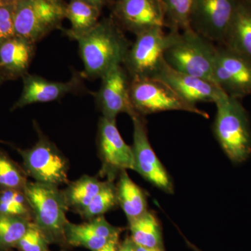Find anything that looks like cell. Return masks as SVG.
Returning <instances> with one entry per match:
<instances>
[{"mask_svg":"<svg viewBox=\"0 0 251 251\" xmlns=\"http://www.w3.org/2000/svg\"><path fill=\"white\" fill-rule=\"evenodd\" d=\"M69 38L78 44L87 77H102L125 62L131 44L114 18H104L90 30L73 34L64 30Z\"/></svg>","mask_w":251,"mask_h":251,"instance_id":"obj_1","label":"cell"},{"mask_svg":"<svg viewBox=\"0 0 251 251\" xmlns=\"http://www.w3.org/2000/svg\"><path fill=\"white\" fill-rule=\"evenodd\" d=\"M215 104L216 139L232 163L247 161L251 155V128L247 110L239 99L227 95Z\"/></svg>","mask_w":251,"mask_h":251,"instance_id":"obj_2","label":"cell"},{"mask_svg":"<svg viewBox=\"0 0 251 251\" xmlns=\"http://www.w3.org/2000/svg\"><path fill=\"white\" fill-rule=\"evenodd\" d=\"M217 46L191 29L176 31L165 53V61L175 70L214 82Z\"/></svg>","mask_w":251,"mask_h":251,"instance_id":"obj_3","label":"cell"},{"mask_svg":"<svg viewBox=\"0 0 251 251\" xmlns=\"http://www.w3.org/2000/svg\"><path fill=\"white\" fill-rule=\"evenodd\" d=\"M24 192L30 206L34 224L49 240L65 239L68 205L64 191L57 186L27 182Z\"/></svg>","mask_w":251,"mask_h":251,"instance_id":"obj_4","label":"cell"},{"mask_svg":"<svg viewBox=\"0 0 251 251\" xmlns=\"http://www.w3.org/2000/svg\"><path fill=\"white\" fill-rule=\"evenodd\" d=\"M176 31L166 33L164 28L156 27L136 35L130 46L125 64L130 78L154 77L165 62V53L174 40Z\"/></svg>","mask_w":251,"mask_h":251,"instance_id":"obj_5","label":"cell"},{"mask_svg":"<svg viewBox=\"0 0 251 251\" xmlns=\"http://www.w3.org/2000/svg\"><path fill=\"white\" fill-rule=\"evenodd\" d=\"M130 97L133 108L142 116L178 110L209 118L206 112L186 102L168 84L156 77L130 79Z\"/></svg>","mask_w":251,"mask_h":251,"instance_id":"obj_6","label":"cell"},{"mask_svg":"<svg viewBox=\"0 0 251 251\" xmlns=\"http://www.w3.org/2000/svg\"><path fill=\"white\" fill-rule=\"evenodd\" d=\"M64 9L57 0H19L14 7L16 36L35 44L60 27Z\"/></svg>","mask_w":251,"mask_h":251,"instance_id":"obj_7","label":"cell"},{"mask_svg":"<svg viewBox=\"0 0 251 251\" xmlns=\"http://www.w3.org/2000/svg\"><path fill=\"white\" fill-rule=\"evenodd\" d=\"M28 175L36 182L57 186L68 182V161L54 144L44 136L30 149L20 151Z\"/></svg>","mask_w":251,"mask_h":251,"instance_id":"obj_8","label":"cell"},{"mask_svg":"<svg viewBox=\"0 0 251 251\" xmlns=\"http://www.w3.org/2000/svg\"><path fill=\"white\" fill-rule=\"evenodd\" d=\"M239 0H194L191 29L213 43L222 45Z\"/></svg>","mask_w":251,"mask_h":251,"instance_id":"obj_9","label":"cell"},{"mask_svg":"<svg viewBox=\"0 0 251 251\" xmlns=\"http://www.w3.org/2000/svg\"><path fill=\"white\" fill-rule=\"evenodd\" d=\"M216 85L230 97L251 94V62L222 45L217 46L214 66Z\"/></svg>","mask_w":251,"mask_h":251,"instance_id":"obj_10","label":"cell"},{"mask_svg":"<svg viewBox=\"0 0 251 251\" xmlns=\"http://www.w3.org/2000/svg\"><path fill=\"white\" fill-rule=\"evenodd\" d=\"M131 119L133 124L132 149L134 155L135 171L162 191L173 193V181L150 145L145 120L138 113Z\"/></svg>","mask_w":251,"mask_h":251,"instance_id":"obj_11","label":"cell"},{"mask_svg":"<svg viewBox=\"0 0 251 251\" xmlns=\"http://www.w3.org/2000/svg\"><path fill=\"white\" fill-rule=\"evenodd\" d=\"M99 148L103 162V173L111 180L116 173L135 171L132 147L128 146L120 135L116 120L102 117L99 124ZM112 181V180H111Z\"/></svg>","mask_w":251,"mask_h":251,"instance_id":"obj_12","label":"cell"},{"mask_svg":"<svg viewBox=\"0 0 251 251\" xmlns=\"http://www.w3.org/2000/svg\"><path fill=\"white\" fill-rule=\"evenodd\" d=\"M114 20L135 36L153 28L167 27L161 0H117Z\"/></svg>","mask_w":251,"mask_h":251,"instance_id":"obj_13","label":"cell"},{"mask_svg":"<svg viewBox=\"0 0 251 251\" xmlns=\"http://www.w3.org/2000/svg\"><path fill=\"white\" fill-rule=\"evenodd\" d=\"M101 80L97 99L103 117L109 120H116L120 113H127L130 117L138 114L130 100V81L122 65L109 71Z\"/></svg>","mask_w":251,"mask_h":251,"instance_id":"obj_14","label":"cell"},{"mask_svg":"<svg viewBox=\"0 0 251 251\" xmlns=\"http://www.w3.org/2000/svg\"><path fill=\"white\" fill-rule=\"evenodd\" d=\"M154 77L163 80L188 103H217L227 94L211 81L175 70L166 62Z\"/></svg>","mask_w":251,"mask_h":251,"instance_id":"obj_15","label":"cell"},{"mask_svg":"<svg viewBox=\"0 0 251 251\" xmlns=\"http://www.w3.org/2000/svg\"><path fill=\"white\" fill-rule=\"evenodd\" d=\"M80 84V78L77 76L73 77L67 82H52L39 75L26 74L23 76L22 94L14 108L58 100L66 94L76 90Z\"/></svg>","mask_w":251,"mask_h":251,"instance_id":"obj_16","label":"cell"},{"mask_svg":"<svg viewBox=\"0 0 251 251\" xmlns=\"http://www.w3.org/2000/svg\"><path fill=\"white\" fill-rule=\"evenodd\" d=\"M90 220L80 225L68 223L65 239L69 244L98 251L113 238L120 237L122 229L109 224L103 215Z\"/></svg>","mask_w":251,"mask_h":251,"instance_id":"obj_17","label":"cell"},{"mask_svg":"<svg viewBox=\"0 0 251 251\" xmlns=\"http://www.w3.org/2000/svg\"><path fill=\"white\" fill-rule=\"evenodd\" d=\"M34 44L15 36L0 44V74L17 78L26 75L34 54Z\"/></svg>","mask_w":251,"mask_h":251,"instance_id":"obj_18","label":"cell"},{"mask_svg":"<svg viewBox=\"0 0 251 251\" xmlns=\"http://www.w3.org/2000/svg\"><path fill=\"white\" fill-rule=\"evenodd\" d=\"M222 46L251 62V4L239 0Z\"/></svg>","mask_w":251,"mask_h":251,"instance_id":"obj_19","label":"cell"},{"mask_svg":"<svg viewBox=\"0 0 251 251\" xmlns=\"http://www.w3.org/2000/svg\"><path fill=\"white\" fill-rule=\"evenodd\" d=\"M116 191L117 203L121 206L128 222L148 211L146 195L141 188L132 181L126 171L120 173Z\"/></svg>","mask_w":251,"mask_h":251,"instance_id":"obj_20","label":"cell"},{"mask_svg":"<svg viewBox=\"0 0 251 251\" xmlns=\"http://www.w3.org/2000/svg\"><path fill=\"white\" fill-rule=\"evenodd\" d=\"M130 239L135 245L145 248L162 247L161 226L151 211L130 221Z\"/></svg>","mask_w":251,"mask_h":251,"instance_id":"obj_21","label":"cell"},{"mask_svg":"<svg viewBox=\"0 0 251 251\" xmlns=\"http://www.w3.org/2000/svg\"><path fill=\"white\" fill-rule=\"evenodd\" d=\"M104 184L105 181H99L97 178L82 176L69 185L67 191H64L68 205L74 208L79 214H82Z\"/></svg>","mask_w":251,"mask_h":251,"instance_id":"obj_22","label":"cell"},{"mask_svg":"<svg viewBox=\"0 0 251 251\" xmlns=\"http://www.w3.org/2000/svg\"><path fill=\"white\" fill-rule=\"evenodd\" d=\"M64 13L72 25V28L67 31L81 34L90 30L98 23L100 9L81 0H71L65 5Z\"/></svg>","mask_w":251,"mask_h":251,"instance_id":"obj_23","label":"cell"},{"mask_svg":"<svg viewBox=\"0 0 251 251\" xmlns=\"http://www.w3.org/2000/svg\"><path fill=\"white\" fill-rule=\"evenodd\" d=\"M170 30L183 31L191 28L190 19L194 0H161Z\"/></svg>","mask_w":251,"mask_h":251,"instance_id":"obj_24","label":"cell"},{"mask_svg":"<svg viewBox=\"0 0 251 251\" xmlns=\"http://www.w3.org/2000/svg\"><path fill=\"white\" fill-rule=\"evenodd\" d=\"M30 224L25 218L0 214V249L17 246Z\"/></svg>","mask_w":251,"mask_h":251,"instance_id":"obj_25","label":"cell"},{"mask_svg":"<svg viewBox=\"0 0 251 251\" xmlns=\"http://www.w3.org/2000/svg\"><path fill=\"white\" fill-rule=\"evenodd\" d=\"M0 214L28 219L32 216L30 206L23 190L4 189L0 192Z\"/></svg>","mask_w":251,"mask_h":251,"instance_id":"obj_26","label":"cell"},{"mask_svg":"<svg viewBox=\"0 0 251 251\" xmlns=\"http://www.w3.org/2000/svg\"><path fill=\"white\" fill-rule=\"evenodd\" d=\"M117 203L116 187L111 180L105 181V184L97 196L94 198L87 208L82 211L81 216L87 219H92L99 216H103Z\"/></svg>","mask_w":251,"mask_h":251,"instance_id":"obj_27","label":"cell"},{"mask_svg":"<svg viewBox=\"0 0 251 251\" xmlns=\"http://www.w3.org/2000/svg\"><path fill=\"white\" fill-rule=\"evenodd\" d=\"M27 183L24 173L0 151V186L4 189L24 190Z\"/></svg>","mask_w":251,"mask_h":251,"instance_id":"obj_28","label":"cell"},{"mask_svg":"<svg viewBox=\"0 0 251 251\" xmlns=\"http://www.w3.org/2000/svg\"><path fill=\"white\" fill-rule=\"evenodd\" d=\"M49 242L44 232L35 224L31 223L27 232L17 246L21 251H49Z\"/></svg>","mask_w":251,"mask_h":251,"instance_id":"obj_29","label":"cell"},{"mask_svg":"<svg viewBox=\"0 0 251 251\" xmlns=\"http://www.w3.org/2000/svg\"><path fill=\"white\" fill-rule=\"evenodd\" d=\"M14 7L15 4L0 3V44L16 36Z\"/></svg>","mask_w":251,"mask_h":251,"instance_id":"obj_30","label":"cell"},{"mask_svg":"<svg viewBox=\"0 0 251 251\" xmlns=\"http://www.w3.org/2000/svg\"><path fill=\"white\" fill-rule=\"evenodd\" d=\"M119 237L113 238L98 251H118Z\"/></svg>","mask_w":251,"mask_h":251,"instance_id":"obj_31","label":"cell"},{"mask_svg":"<svg viewBox=\"0 0 251 251\" xmlns=\"http://www.w3.org/2000/svg\"><path fill=\"white\" fill-rule=\"evenodd\" d=\"M118 251H135L134 243L130 237L126 238L123 244L119 248Z\"/></svg>","mask_w":251,"mask_h":251,"instance_id":"obj_32","label":"cell"},{"mask_svg":"<svg viewBox=\"0 0 251 251\" xmlns=\"http://www.w3.org/2000/svg\"><path fill=\"white\" fill-rule=\"evenodd\" d=\"M81 1H85L87 4L92 5L101 10L102 8L108 3V0H81Z\"/></svg>","mask_w":251,"mask_h":251,"instance_id":"obj_33","label":"cell"},{"mask_svg":"<svg viewBox=\"0 0 251 251\" xmlns=\"http://www.w3.org/2000/svg\"><path fill=\"white\" fill-rule=\"evenodd\" d=\"M135 245V251H164L163 247H156V248H145L140 247V246Z\"/></svg>","mask_w":251,"mask_h":251,"instance_id":"obj_34","label":"cell"},{"mask_svg":"<svg viewBox=\"0 0 251 251\" xmlns=\"http://www.w3.org/2000/svg\"><path fill=\"white\" fill-rule=\"evenodd\" d=\"M19 0H0L1 4H15Z\"/></svg>","mask_w":251,"mask_h":251,"instance_id":"obj_35","label":"cell"},{"mask_svg":"<svg viewBox=\"0 0 251 251\" xmlns=\"http://www.w3.org/2000/svg\"><path fill=\"white\" fill-rule=\"evenodd\" d=\"M3 78H4V77H3L2 75H1V74H0V84H1V81H2Z\"/></svg>","mask_w":251,"mask_h":251,"instance_id":"obj_36","label":"cell"},{"mask_svg":"<svg viewBox=\"0 0 251 251\" xmlns=\"http://www.w3.org/2000/svg\"><path fill=\"white\" fill-rule=\"evenodd\" d=\"M189 245H191V247H192L193 248V249H194V250H195V251H198V249H196V247H193V246H192V245H191V244H189Z\"/></svg>","mask_w":251,"mask_h":251,"instance_id":"obj_37","label":"cell"},{"mask_svg":"<svg viewBox=\"0 0 251 251\" xmlns=\"http://www.w3.org/2000/svg\"><path fill=\"white\" fill-rule=\"evenodd\" d=\"M244 1H247V2L249 3V4H251V0H244Z\"/></svg>","mask_w":251,"mask_h":251,"instance_id":"obj_38","label":"cell"},{"mask_svg":"<svg viewBox=\"0 0 251 251\" xmlns=\"http://www.w3.org/2000/svg\"><path fill=\"white\" fill-rule=\"evenodd\" d=\"M57 1H62V0H57Z\"/></svg>","mask_w":251,"mask_h":251,"instance_id":"obj_39","label":"cell"}]
</instances>
